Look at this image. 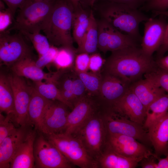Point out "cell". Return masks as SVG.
Returning <instances> with one entry per match:
<instances>
[{
  "instance_id": "33",
  "label": "cell",
  "mask_w": 168,
  "mask_h": 168,
  "mask_svg": "<svg viewBox=\"0 0 168 168\" xmlns=\"http://www.w3.org/2000/svg\"><path fill=\"white\" fill-rule=\"evenodd\" d=\"M146 78L168 94V71L158 66L144 75Z\"/></svg>"
},
{
  "instance_id": "50",
  "label": "cell",
  "mask_w": 168,
  "mask_h": 168,
  "mask_svg": "<svg viewBox=\"0 0 168 168\" xmlns=\"http://www.w3.org/2000/svg\"><path fill=\"white\" fill-rule=\"evenodd\" d=\"M32 1H45V0H29Z\"/></svg>"
},
{
  "instance_id": "36",
  "label": "cell",
  "mask_w": 168,
  "mask_h": 168,
  "mask_svg": "<svg viewBox=\"0 0 168 168\" xmlns=\"http://www.w3.org/2000/svg\"><path fill=\"white\" fill-rule=\"evenodd\" d=\"M168 8V0H146L140 8V10L146 12H163Z\"/></svg>"
},
{
  "instance_id": "9",
  "label": "cell",
  "mask_w": 168,
  "mask_h": 168,
  "mask_svg": "<svg viewBox=\"0 0 168 168\" xmlns=\"http://www.w3.org/2000/svg\"><path fill=\"white\" fill-rule=\"evenodd\" d=\"M35 167L40 168H72L75 166L43 135L36 138L34 145Z\"/></svg>"
},
{
  "instance_id": "42",
  "label": "cell",
  "mask_w": 168,
  "mask_h": 168,
  "mask_svg": "<svg viewBox=\"0 0 168 168\" xmlns=\"http://www.w3.org/2000/svg\"><path fill=\"white\" fill-rule=\"evenodd\" d=\"M7 5L15 18L17 10L21 7L27 0H2Z\"/></svg>"
},
{
  "instance_id": "46",
  "label": "cell",
  "mask_w": 168,
  "mask_h": 168,
  "mask_svg": "<svg viewBox=\"0 0 168 168\" xmlns=\"http://www.w3.org/2000/svg\"><path fill=\"white\" fill-rule=\"evenodd\" d=\"M164 158H161L156 156L158 160L157 168H168V152Z\"/></svg>"
},
{
  "instance_id": "19",
  "label": "cell",
  "mask_w": 168,
  "mask_h": 168,
  "mask_svg": "<svg viewBox=\"0 0 168 168\" xmlns=\"http://www.w3.org/2000/svg\"><path fill=\"white\" fill-rule=\"evenodd\" d=\"M147 130L154 153L158 157L166 156L168 152V112Z\"/></svg>"
},
{
  "instance_id": "22",
  "label": "cell",
  "mask_w": 168,
  "mask_h": 168,
  "mask_svg": "<svg viewBox=\"0 0 168 168\" xmlns=\"http://www.w3.org/2000/svg\"><path fill=\"white\" fill-rule=\"evenodd\" d=\"M142 159L126 157L114 151L106 144L97 162L98 168H134Z\"/></svg>"
},
{
  "instance_id": "37",
  "label": "cell",
  "mask_w": 168,
  "mask_h": 168,
  "mask_svg": "<svg viewBox=\"0 0 168 168\" xmlns=\"http://www.w3.org/2000/svg\"><path fill=\"white\" fill-rule=\"evenodd\" d=\"M58 51L56 46L51 45L49 50L44 54L39 57L35 61L37 66L42 69L44 66L53 63Z\"/></svg>"
},
{
  "instance_id": "49",
  "label": "cell",
  "mask_w": 168,
  "mask_h": 168,
  "mask_svg": "<svg viewBox=\"0 0 168 168\" xmlns=\"http://www.w3.org/2000/svg\"><path fill=\"white\" fill-rule=\"evenodd\" d=\"M72 5L74 8L77 7L81 0H69Z\"/></svg>"
},
{
  "instance_id": "45",
  "label": "cell",
  "mask_w": 168,
  "mask_h": 168,
  "mask_svg": "<svg viewBox=\"0 0 168 168\" xmlns=\"http://www.w3.org/2000/svg\"><path fill=\"white\" fill-rule=\"evenodd\" d=\"M156 62L158 66L168 71V55L157 58Z\"/></svg>"
},
{
  "instance_id": "25",
  "label": "cell",
  "mask_w": 168,
  "mask_h": 168,
  "mask_svg": "<svg viewBox=\"0 0 168 168\" xmlns=\"http://www.w3.org/2000/svg\"><path fill=\"white\" fill-rule=\"evenodd\" d=\"M41 95L33 86L28 111V123L38 129L46 107L50 101Z\"/></svg>"
},
{
  "instance_id": "30",
  "label": "cell",
  "mask_w": 168,
  "mask_h": 168,
  "mask_svg": "<svg viewBox=\"0 0 168 168\" xmlns=\"http://www.w3.org/2000/svg\"><path fill=\"white\" fill-rule=\"evenodd\" d=\"M76 73L84 84L88 95L91 96H97L100 90L102 76L94 72H76Z\"/></svg>"
},
{
  "instance_id": "47",
  "label": "cell",
  "mask_w": 168,
  "mask_h": 168,
  "mask_svg": "<svg viewBox=\"0 0 168 168\" xmlns=\"http://www.w3.org/2000/svg\"><path fill=\"white\" fill-rule=\"evenodd\" d=\"M98 0H81L80 2L82 6L85 8H92L95 2Z\"/></svg>"
},
{
  "instance_id": "32",
  "label": "cell",
  "mask_w": 168,
  "mask_h": 168,
  "mask_svg": "<svg viewBox=\"0 0 168 168\" xmlns=\"http://www.w3.org/2000/svg\"><path fill=\"white\" fill-rule=\"evenodd\" d=\"M63 74L59 77L55 84L63 98L73 108L75 104L72 92L74 77L66 74L62 75Z\"/></svg>"
},
{
  "instance_id": "31",
  "label": "cell",
  "mask_w": 168,
  "mask_h": 168,
  "mask_svg": "<svg viewBox=\"0 0 168 168\" xmlns=\"http://www.w3.org/2000/svg\"><path fill=\"white\" fill-rule=\"evenodd\" d=\"M76 49L67 47H60L53 63L60 70L71 67L75 61Z\"/></svg>"
},
{
  "instance_id": "5",
  "label": "cell",
  "mask_w": 168,
  "mask_h": 168,
  "mask_svg": "<svg viewBox=\"0 0 168 168\" xmlns=\"http://www.w3.org/2000/svg\"><path fill=\"white\" fill-rule=\"evenodd\" d=\"M73 135L80 140L90 156L97 162L105 147L107 137L100 108Z\"/></svg>"
},
{
  "instance_id": "2",
  "label": "cell",
  "mask_w": 168,
  "mask_h": 168,
  "mask_svg": "<svg viewBox=\"0 0 168 168\" xmlns=\"http://www.w3.org/2000/svg\"><path fill=\"white\" fill-rule=\"evenodd\" d=\"M92 9L102 19L121 32L129 35L137 41L142 40V37L139 32V25L150 18L140 9L106 0H97Z\"/></svg>"
},
{
  "instance_id": "12",
  "label": "cell",
  "mask_w": 168,
  "mask_h": 168,
  "mask_svg": "<svg viewBox=\"0 0 168 168\" xmlns=\"http://www.w3.org/2000/svg\"><path fill=\"white\" fill-rule=\"evenodd\" d=\"M98 49L104 53L126 47L137 46V41L124 34L103 19L97 21Z\"/></svg>"
},
{
  "instance_id": "13",
  "label": "cell",
  "mask_w": 168,
  "mask_h": 168,
  "mask_svg": "<svg viewBox=\"0 0 168 168\" xmlns=\"http://www.w3.org/2000/svg\"><path fill=\"white\" fill-rule=\"evenodd\" d=\"M9 76L14 94L13 120L17 125L25 127L28 124V108L33 86L23 77L13 73Z\"/></svg>"
},
{
  "instance_id": "48",
  "label": "cell",
  "mask_w": 168,
  "mask_h": 168,
  "mask_svg": "<svg viewBox=\"0 0 168 168\" xmlns=\"http://www.w3.org/2000/svg\"><path fill=\"white\" fill-rule=\"evenodd\" d=\"M155 14V16L159 15H162L166 16L168 19V11H165L163 12H153ZM166 41L168 43V22L167 24V26L166 31Z\"/></svg>"
},
{
  "instance_id": "38",
  "label": "cell",
  "mask_w": 168,
  "mask_h": 168,
  "mask_svg": "<svg viewBox=\"0 0 168 168\" xmlns=\"http://www.w3.org/2000/svg\"><path fill=\"white\" fill-rule=\"evenodd\" d=\"M86 91L84 84L82 80L77 76L73 78L72 84V92L75 104L86 95Z\"/></svg>"
},
{
  "instance_id": "44",
  "label": "cell",
  "mask_w": 168,
  "mask_h": 168,
  "mask_svg": "<svg viewBox=\"0 0 168 168\" xmlns=\"http://www.w3.org/2000/svg\"><path fill=\"white\" fill-rule=\"evenodd\" d=\"M125 4L135 9H139L144 4L146 0H106Z\"/></svg>"
},
{
  "instance_id": "8",
  "label": "cell",
  "mask_w": 168,
  "mask_h": 168,
  "mask_svg": "<svg viewBox=\"0 0 168 168\" xmlns=\"http://www.w3.org/2000/svg\"><path fill=\"white\" fill-rule=\"evenodd\" d=\"M10 34L6 31L0 34V65L10 68L20 60L32 57L31 49L24 40L23 35Z\"/></svg>"
},
{
  "instance_id": "7",
  "label": "cell",
  "mask_w": 168,
  "mask_h": 168,
  "mask_svg": "<svg viewBox=\"0 0 168 168\" xmlns=\"http://www.w3.org/2000/svg\"><path fill=\"white\" fill-rule=\"evenodd\" d=\"M107 134L123 135L133 137L147 146L152 145L148 131L143 125L113 111L100 109Z\"/></svg>"
},
{
  "instance_id": "39",
  "label": "cell",
  "mask_w": 168,
  "mask_h": 168,
  "mask_svg": "<svg viewBox=\"0 0 168 168\" xmlns=\"http://www.w3.org/2000/svg\"><path fill=\"white\" fill-rule=\"evenodd\" d=\"M90 57L89 54L86 53H79L76 55L75 63L76 72H87L89 69Z\"/></svg>"
},
{
  "instance_id": "26",
  "label": "cell",
  "mask_w": 168,
  "mask_h": 168,
  "mask_svg": "<svg viewBox=\"0 0 168 168\" xmlns=\"http://www.w3.org/2000/svg\"><path fill=\"white\" fill-rule=\"evenodd\" d=\"M98 41L97 22L94 16V11L91 9L88 26L81 44L76 49V53L91 54L96 52L98 49Z\"/></svg>"
},
{
  "instance_id": "17",
  "label": "cell",
  "mask_w": 168,
  "mask_h": 168,
  "mask_svg": "<svg viewBox=\"0 0 168 168\" xmlns=\"http://www.w3.org/2000/svg\"><path fill=\"white\" fill-rule=\"evenodd\" d=\"M13 73L18 76L30 79L34 82L45 80L56 83L63 73L62 71L54 73H45L37 66L32 57L24 58L16 63L10 68Z\"/></svg>"
},
{
  "instance_id": "35",
  "label": "cell",
  "mask_w": 168,
  "mask_h": 168,
  "mask_svg": "<svg viewBox=\"0 0 168 168\" xmlns=\"http://www.w3.org/2000/svg\"><path fill=\"white\" fill-rule=\"evenodd\" d=\"M13 114L7 115L6 117L0 114V143L8 136L17 129L14 124Z\"/></svg>"
},
{
  "instance_id": "41",
  "label": "cell",
  "mask_w": 168,
  "mask_h": 168,
  "mask_svg": "<svg viewBox=\"0 0 168 168\" xmlns=\"http://www.w3.org/2000/svg\"><path fill=\"white\" fill-rule=\"evenodd\" d=\"M105 61L99 53L96 52L92 54L90 57L89 69L92 72H97L104 64Z\"/></svg>"
},
{
  "instance_id": "16",
  "label": "cell",
  "mask_w": 168,
  "mask_h": 168,
  "mask_svg": "<svg viewBox=\"0 0 168 168\" xmlns=\"http://www.w3.org/2000/svg\"><path fill=\"white\" fill-rule=\"evenodd\" d=\"M97 101L91 96L86 95L75 104L67 117L64 132L73 135L82 124L99 108Z\"/></svg>"
},
{
  "instance_id": "20",
  "label": "cell",
  "mask_w": 168,
  "mask_h": 168,
  "mask_svg": "<svg viewBox=\"0 0 168 168\" xmlns=\"http://www.w3.org/2000/svg\"><path fill=\"white\" fill-rule=\"evenodd\" d=\"M36 138L35 131H30L27 132L11 162L10 168L35 167L34 145Z\"/></svg>"
},
{
  "instance_id": "23",
  "label": "cell",
  "mask_w": 168,
  "mask_h": 168,
  "mask_svg": "<svg viewBox=\"0 0 168 168\" xmlns=\"http://www.w3.org/2000/svg\"><path fill=\"white\" fill-rule=\"evenodd\" d=\"M129 89L140 100L146 110L151 103L166 93L162 89L146 78L140 79L131 84Z\"/></svg>"
},
{
  "instance_id": "24",
  "label": "cell",
  "mask_w": 168,
  "mask_h": 168,
  "mask_svg": "<svg viewBox=\"0 0 168 168\" xmlns=\"http://www.w3.org/2000/svg\"><path fill=\"white\" fill-rule=\"evenodd\" d=\"M83 8L80 3L74 8L72 23V33L74 41L78 47L81 44L89 22L91 9Z\"/></svg>"
},
{
  "instance_id": "21",
  "label": "cell",
  "mask_w": 168,
  "mask_h": 168,
  "mask_svg": "<svg viewBox=\"0 0 168 168\" xmlns=\"http://www.w3.org/2000/svg\"><path fill=\"white\" fill-rule=\"evenodd\" d=\"M25 127L17 128L0 143V168H10L11 162L27 132Z\"/></svg>"
},
{
  "instance_id": "10",
  "label": "cell",
  "mask_w": 168,
  "mask_h": 168,
  "mask_svg": "<svg viewBox=\"0 0 168 168\" xmlns=\"http://www.w3.org/2000/svg\"><path fill=\"white\" fill-rule=\"evenodd\" d=\"M130 85L120 78L105 72L102 76L98 94L95 99L101 109L113 111L117 103L129 90Z\"/></svg>"
},
{
  "instance_id": "27",
  "label": "cell",
  "mask_w": 168,
  "mask_h": 168,
  "mask_svg": "<svg viewBox=\"0 0 168 168\" xmlns=\"http://www.w3.org/2000/svg\"><path fill=\"white\" fill-rule=\"evenodd\" d=\"M0 110L7 115L15 112L14 94L9 76L0 72Z\"/></svg>"
},
{
  "instance_id": "1",
  "label": "cell",
  "mask_w": 168,
  "mask_h": 168,
  "mask_svg": "<svg viewBox=\"0 0 168 168\" xmlns=\"http://www.w3.org/2000/svg\"><path fill=\"white\" fill-rule=\"evenodd\" d=\"M157 66L152 57L146 55L138 46L112 52L104 64L105 72L120 78L130 85Z\"/></svg>"
},
{
  "instance_id": "3",
  "label": "cell",
  "mask_w": 168,
  "mask_h": 168,
  "mask_svg": "<svg viewBox=\"0 0 168 168\" xmlns=\"http://www.w3.org/2000/svg\"><path fill=\"white\" fill-rule=\"evenodd\" d=\"M73 7L69 0H55L42 30L51 45L74 48L72 33Z\"/></svg>"
},
{
  "instance_id": "34",
  "label": "cell",
  "mask_w": 168,
  "mask_h": 168,
  "mask_svg": "<svg viewBox=\"0 0 168 168\" xmlns=\"http://www.w3.org/2000/svg\"><path fill=\"white\" fill-rule=\"evenodd\" d=\"M21 33L30 41L39 57L45 54L50 47L51 45L46 36L40 32H23Z\"/></svg>"
},
{
  "instance_id": "40",
  "label": "cell",
  "mask_w": 168,
  "mask_h": 168,
  "mask_svg": "<svg viewBox=\"0 0 168 168\" xmlns=\"http://www.w3.org/2000/svg\"><path fill=\"white\" fill-rule=\"evenodd\" d=\"M14 19V17L8 8L0 9V33L7 30L9 26L13 22Z\"/></svg>"
},
{
  "instance_id": "18",
  "label": "cell",
  "mask_w": 168,
  "mask_h": 168,
  "mask_svg": "<svg viewBox=\"0 0 168 168\" xmlns=\"http://www.w3.org/2000/svg\"><path fill=\"white\" fill-rule=\"evenodd\" d=\"M146 109L137 96L130 89L115 105L114 111L129 120L143 125Z\"/></svg>"
},
{
  "instance_id": "4",
  "label": "cell",
  "mask_w": 168,
  "mask_h": 168,
  "mask_svg": "<svg viewBox=\"0 0 168 168\" xmlns=\"http://www.w3.org/2000/svg\"><path fill=\"white\" fill-rule=\"evenodd\" d=\"M55 1L27 0L18 9L13 26L7 30H15L21 33L40 32L47 24Z\"/></svg>"
},
{
  "instance_id": "15",
  "label": "cell",
  "mask_w": 168,
  "mask_h": 168,
  "mask_svg": "<svg viewBox=\"0 0 168 168\" xmlns=\"http://www.w3.org/2000/svg\"><path fill=\"white\" fill-rule=\"evenodd\" d=\"M106 144L116 152L129 158L142 159L155 155L147 146L126 135L107 134Z\"/></svg>"
},
{
  "instance_id": "29",
  "label": "cell",
  "mask_w": 168,
  "mask_h": 168,
  "mask_svg": "<svg viewBox=\"0 0 168 168\" xmlns=\"http://www.w3.org/2000/svg\"><path fill=\"white\" fill-rule=\"evenodd\" d=\"M33 86L39 93L45 98L50 100L60 101L72 110L73 108L63 98L55 83L44 82L42 81H34Z\"/></svg>"
},
{
  "instance_id": "11",
  "label": "cell",
  "mask_w": 168,
  "mask_h": 168,
  "mask_svg": "<svg viewBox=\"0 0 168 168\" xmlns=\"http://www.w3.org/2000/svg\"><path fill=\"white\" fill-rule=\"evenodd\" d=\"M167 23L161 19L150 18L144 24L141 49L146 55L152 57L157 51V57H162L166 43Z\"/></svg>"
},
{
  "instance_id": "14",
  "label": "cell",
  "mask_w": 168,
  "mask_h": 168,
  "mask_svg": "<svg viewBox=\"0 0 168 168\" xmlns=\"http://www.w3.org/2000/svg\"><path fill=\"white\" fill-rule=\"evenodd\" d=\"M67 107L60 101L50 100L46 107L38 129L45 135L64 132L69 113Z\"/></svg>"
},
{
  "instance_id": "6",
  "label": "cell",
  "mask_w": 168,
  "mask_h": 168,
  "mask_svg": "<svg viewBox=\"0 0 168 168\" xmlns=\"http://www.w3.org/2000/svg\"><path fill=\"white\" fill-rule=\"evenodd\" d=\"M45 135L75 166L81 168H98L97 162L90 156L81 141L76 136L64 132Z\"/></svg>"
},
{
  "instance_id": "28",
  "label": "cell",
  "mask_w": 168,
  "mask_h": 168,
  "mask_svg": "<svg viewBox=\"0 0 168 168\" xmlns=\"http://www.w3.org/2000/svg\"><path fill=\"white\" fill-rule=\"evenodd\" d=\"M168 112V94L163 95L147 108L143 127L146 129L155 124Z\"/></svg>"
},
{
  "instance_id": "43",
  "label": "cell",
  "mask_w": 168,
  "mask_h": 168,
  "mask_svg": "<svg viewBox=\"0 0 168 168\" xmlns=\"http://www.w3.org/2000/svg\"><path fill=\"white\" fill-rule=\"evenodd\" d=\"M156 155H151L144 157L140 161V165L142 168H157V162Z\"/></svg>"
}]
</instances>
